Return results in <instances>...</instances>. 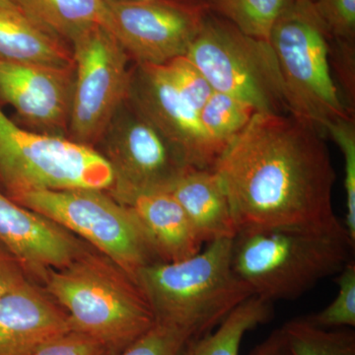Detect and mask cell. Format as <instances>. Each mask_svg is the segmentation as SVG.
Returning <instances> with one entry per match:
<instances>
[{
	"mask_svg": "<svg viewBox=\"0 0 355 355\" xmlns=\"http://www.w3.org/2000/svg\"><path fill=\"white\" fill-rule=\"evenodd\" d=\"M214 170L238 231L340 221L331 202L336 175L323 135L293 114L256 112Z\"/></svg>",
	"mask_w": 355,
	"mask_h": 355,
	"instance_id": "cell-1",
	"label": "cell"
},
{
	"mask_svg": "<svg viewBox=\"0 0 355 355\" xmlns=\"http://www.w3.org/2000/svg\"><path fill=\"white\" fill-rule=\"evenodd\" d=\"M355 241L342 221L321 227L246 228L231 244L233 270L252 294L293 300L354 260Z\"/></svg>",
	"mask_w": 355,
	"mask_h": 355,
	"instance_id": "cell-2",
	"label": "cell"
},
{
	"mask_svg": "<svg viewBox=\"0 0 355 355\" xmlns=\"http://www.w3.org/2000/svg\"><path fill=\"white\" fill-rule=\"evenodd\" d=\"M43 288L64 311L72 331L120 354L155 324L153 310L135 279L97 251L79 254L51 270Z\"/></svg>",
	"mask_w": 355,
	"mask_h": 355,
	"instance_id": "cell-3",
	"label": "cell"
},
{
	"mask_svg": "<svg viewBox=\"0 0 355 355\" xmlns=\"http://www.w3.org/2000/svg\"><path fill=\"white\" fill-rule=\"evenodd\" d=\"M231 244L230 239L217 240L184 260L155 261L140 268L135 280L156 323L198 338L253 296L233 270Z\"/></svg>",
	"mask_w": 355,
	"mask_h": 355,
	"instance_id": "cell-4",
	"label": "cell"
},
{
	"mask_svg": "<svg viewBox=\"0 0 355 355\" xmlns=\"http://www.w3.org/2000/svg\"><path fill=\"white\" fill-rule=\"evenodd\" d=\"M331 38L314 2L294 0L268 40L279 62L291 114L321 132L334 121L354 119L331 72Z\"/></svg>",
	"mask_w": 355,
	"mask_h": 355,
	"instance_id": "cell-5",
	"label": "cell"
},
{
	"mask_svg": "<svg viewBox=\"0 0 355 355\" xmlns=\"http://www.w3.org/2000/svg\"><path fill=\"white\" fill-rule=\"evenodd\" d=\"M114 182L109 163L92 147L30 132L0 108V193L10 200L37 191L98 189Z\"/></svg>",
	"mask_w": 355,
	"mask_h": 355,
	"instance_id": "cell-6",
	"label": "cell"
},
{
	"mask_svg": "<svg viewBox=\"0 0 355 355\" xmlns=\"http://www.w3.org/2000/svg\"><path fill=\"white\" fill-rule=\"evenodd\" d=\"M184 57L214 90L261 113L291 114L279 62L268 42L247 36L229 21L207 12Z\"/></svg>",
	"mask_w": 355,
	"mask_h": 355,
	"instance_id": "cell-7",
	"label": "cell"
},
{
	"mask_svg": "<svg viewBox=\"0 0 355 355\" xmlns=\"http://www.w3.org/2000/svg\"><path fill=\"white\" fill-rule=\"evenodd\" d=\"M15 202L87 242L133 279L140 268L156 261L132 212L106 190L31 191Z\"/></svg>",
	"mask_w": 355,
	"mask_h": 355,
	"instance_id": "cell-8",
	"label": "cell"
},
{
	"mask_svg": "<svg viewBox=\"0 0 355 355\" xmlns=\"http://www.w3.org/2000/svg\"><path fill=\"white\" fill-rule=\"evenodd\" d=\"M73 98L67 139L94 148L127 97L130 58L108 28L95 25L70 44Z\"/></svg>",
	"mask_w": 355,
	"mask_h": 355,
	"instance_id": "cell-9",
	"label": "cell"
},
{
	"mask_svg": "<svg viewBox=\"0 0 355 355\" xmlns=\"http://www.w3.org/2000/svg\"><path fill=\"white\" fill-rule=\"evenodd\" d=\"M94 149L113 171L107 191L118 202L135 193L168 191L190 168L127 97Z\"/></svg>",
	"mask_w": 355,
	"mask_h": 355,
	"instance_id": "cell-10",
	"label": "cell"
},
{
	"mask_svg": "<svg viewBox=\"0 0 355 355\" xmlns=\"http://www.w3.org/2000/svg\"><path fill=\"white\" fill-rule=\"evenodd\" d=\"M107 28L133 64L164 65L184 57L207 9L196 0H110Z\"/></svg>",
	"mask_w": 355,
	"mask_h": 355,
	"instance_id": "cell-11",
	"label": "cell"
},
{
	"mask_svg": "<svg viewBox=\"0 0 355 355\" xmlns=\"http://www.w3.org/2000/svg\"><path fill=\"white\" fill-rule=\"evenodd\" d=\"M127 99L150 121L190 167L214 169L219 159L200 116L163 65L133 64Z\"/></svg>",
	"mask_w": 355,
	"mask_h": 355,
	"instance_id": "cell-12",
	"label": "cell"
},
{
	"mask_svg": "<svg viewBox=\"0 0 355 355\" xmlns=\"http://www.w3.org/2000/svg\"><path fill=\"white\" fill-rule=\"evenodd\" d=\"M73 67L18 64L0 60V101L15 111L30 132L67 137L72 98Z\"/></svg>",
	"mask_w": 355,
	"mask_h": 355,
	"instance_id": "cell-13",
	"label": "cell"
},
{
	"mask_svg": "<svg viewBox=\"0 0 355 355\" xmlns=\"http://www.w3.org/2000/svg\"><path fill=\"white\" fill-rule=\"evenodd\" d=\"M0 243L15 257L32 282L69 265L88 247L80 238L38 212L0 193Z\"/></svg>",
	"mask_w": 355,
	"mask_h": 355,
	"instance_id": "cell-14",
	"label": "cell"
},
{
	"mask_svg": "<svg viewBox=\"0 0 355 355\" xmlns=\"http://www.w3.org/2000/svg\"><path fill=\"white\" fill-rule=\"evenodd\" d=\"M69 331L64 311L32 280L0 298V355H35Z\"/></svg>",
	"mask_w": 355,
	"mask_h": 355,
	"instance_id": "cell-15",
	"label": "cell"
},
{
	"mask_svg": "<svg viewBox=\"0 0 355 355\" xmlns=\"http://www.w3.org/2000/svg\"><path fill=\"white\" fill-rule=\"evenodd\" d=\"M119 202L132 212L156 261H179L202 251L203 242L169 191L135 193Z\"/></svg>",
	"mask_w": 355,
	"mask_h": 355,
	"instance_id": "cell-16",
	"label": "cell"
},
{
	"mask_svg": "<svg viewBox=\"0 0 355 355\" xmlns=\"http://www.w3.org/2000/svg\"><path fill=\"white\" fill-rule=\"evenodd\" d=\"M168 191L183 207L203 244L232 240L237 234L228 195L216 170L190 167Z\"/></svg>",
	"mask_w": 355,
	"mask_h": 355,
	"instance_id": "cell-17",
	"label": "cell"
},
{
	"mask_svg": "<svg viewBox=\"0 0 355 355\" xmlns=\"http://www.w3.org/2000/svg\"><path fill=\"white\" fill-rule=\"evenodd\" d=\"M0 60L67 69L74 65L70 46L17 7L0 6Z\"/></svg>",
	"mask_w": 355,
	"mask_h": 355,
	"instance_id": "cell-18",
	"label": "cell"
},
{
	"mask_svg": "<svg viewBox=\"0 0 355 355\" xmlns=\"http://www.w3.org/2000/svg\"><path fill=\"white\" fill-rule=\"evenodd\" d=\"M16 6L44 31L70 46L95 25L107 28V0H15Z\"/></svg>",
	"mask_w": 355,
	"mask_h": 355,
	"instance_id": "cell-19",
	"label": "cell"
},
{
	"mask_svg": "<svg viewBox=\"0 0 355 355\" xmlns=\"http://www.w3.org/2000/svg\"><path fill=\"white\" fill-rule=\"evenodd\" d=\"M272 303L251 296L217 324L214 331L193 338L184 355H240L248 331L270 321Z\"/></svg>",
	"mask_w": 355,
	"mask_h": 355,
	"instance_id": "cell-20",
	"label": "cell"
},
{
	"mask_svg": "<svg viewBox=\"0 0 355 355\" xmlns=\"http://www.w3.org/2000/svg\"><path fill=\"white\" fill-rule=\"evenodd\" d=\"M294 0H207L209 12L229 21L243 34L268 42L275 23Z\"/></svg>",
	"mask_w": 355,
	"mask_h": 355,
	"instance_id": "cell-21",
	"label": "cell"
},
{
	"mask_svg": "<svg viewBox=\"0 0 355 355\" xmlns=\"http://www.w3.org/2000/svg\"><path fill=\"white\" fill-rule=\"evenodd\" d=\"M256 110L225 93L212 91L200 112V121L207 139L219 153L246 128Z\"/></svg>",
	"mask_w": 355,
	"mask_h": 355,
	"instance_id": "cell-22",
	"label": "cell"
},
{
	"mask_svg": "<svg viewBox=\"0 0 355 355\" xmlns=\"http://www.w3.org/2000/svg\"><path fill=\"white\" fill-rule=\"evenodd\" d=\"M280 331L291 355H355V333L350 328L324 330L298 318Z\"/></svg>",
	"mask_w": 355,
	"mask_h": 355,
	"instance_id": "cell-23",
	"label": "cell"
},
{
	"mask_svg": "<svg viewBox=\"0 0 355 355\" xmlns=\"http://www.w3.org/2000/svg\"><path fill=\"white\" fill-rule=\"evenodd\" d=\"M336 275L338 292L336 298L323 310L304 318L308 323L324 330L355 327L354 260L349 261Z\"/></svg>",
	"mask_w": 355,
	"mask_h": 355,
	"instance_id": "cell-24",
	"label": "cell"
},
{
	"mask_svg": "<svg viewBox=\"0 0 355 355\" xmlns=\"http://www.w3.org/2000/svg\"><path fill=\"white\" fill-rule=\"evenodd\" d=\"M190 331L160 323L116 355H184L191 340Z\"/></svg>",
	"mask_w": 355,
	"mask_h": 355,
	"instance_id": "cell-25",
	"label": "cell"
},
{
	"mask_svg": "<svg viewBox=\"0 0 355 355\" xmlns=\"http://www.w3.org/2000/svg\"><path fill=\"white\" fill-rule=\"evenodd\" d=\"M340 147L345 161V189L347 214L345 226L355 241V123L354 119L330 123L326 132Z\"/></svg>",
	"mask_w": 355,
	"mask_h": 355,
	"instance_id": "cell-26",
	"label": "cell"
},
{
	"mask_svg": "<svg viewBox=\"0 0 355 355\" xmlns=\"http://www.w3.org/2000/svg\"><path fill=\"white\" fill-rule=\"evenodd\" d=\"M163 67L178 90L200 116V110L214 91L209 81L186 57L175 58Z\"/></svg>",
	"mask_w": 355,
	"mask_h": 355,
	"instance_id": "cell-27",
	"label": "cell"
},
{
	"mask_svg": "<svg viewBox=\"0 0 355 355\" xmlns=\"http://www.w3.org/2000/svg\"><path fill=\"white\" fill-rule=\"evenodd\" d=\"M330 64L343 102L354 116L355 46L354 41L334 38L330 42Z\"/></svg>",
	"mask_w": 355,
	"mask_h": 355,
	"instance_id": "cell-28",
	"label": "cell"
},
{
	"mask_svg": "<svg viewBox=\"0 0 355 355\" xmlns=\"http://www.w3.org/2000/svg\"><path fill=\"white\" fill-rule=\"evenodd\" d=\"M313 2L334 38L355 41V0H314Z\"/></svg>",
	"mask_w": 355,
	"mask_h": 355,
	"instance_id": "cell-29",
	"label": "cell"
},
{
	"mask_svg": "<svg viewBox=\"0 0 355 355\" xmlns=\"http://www.w3.org/2000/svg\"><path fill=\"white\" fill-rule=\"evenodd\" d=\"M35 355H112L101 343L76 331H69L46 343Z\"/></svg>",
	"mask_w": 355,
	"mask_h": 355,
	"instance_id": "cell-30",
	"label": "cell"
},
{
	"mask_svg": "<svg viewBox=\"0 0 355 355\" xmlns=\"http://www.w3.org/2000/svg\"><path fill=\"white\" fill-rule=\"evenodd\" d=\"M27 280L29 277L19 261L0 243V298Z\"/></svg>",
	"mask_w": 355,
	"mask_h": 355,
	"instance_id": "cell-31",
	"label": "cell"
},
{
	"mask_svg": "<svg viewBox=\"0 0 355 355\" xmlns=\"http://www.w3.org/2000/svg\"><path fill=\"white\" fill-rule=\"evenodd\" d=\"M250 355H291V352L279 329L254 347Z\"/></svg>",
	"mask_w": 355,
	"mask_h": 355,
	"instance_id": "cell-32",
	"label": "cell"
},
{
	"mask_svg": "<svg viewBox=\"0 0 355 355\" xmlns=\"http://www.w3.org/2000/svg\"><path fill=\"white\" fill-rule=\"evenodd\" d=\"M0 6L17 7L15 0H0Z\"/></svg>",
	"mask_w": 355,
	"mask_h": 355,
	"instance_id": "cell-33",
	"label": "cell"
},
{
	"mask_svg": "<svg viewBox=\"0 0 355 355\" xmlns=\"http://www.w3.org/2000/svg\"><path fill=\"white\" fill-rule=\"evenodd\" d=\"M196 1L200 2V3H202L203 6H205V3L207 1V0H196Z\"/></svg>",
	"mask_w": 355,
	"mask_h": 355,
	"instance_id": "cell-34",
	"label": "cell"
},
{
	"mask_svg": "<svg viewBox=\"0 0 355 355\" xmlns=\"http://www.w3.org/2000/svg\"><path fill=\"white\" fill-rule=\"evenodd\" d=\"M107 1H110V0H107Z\"/></svg>",
	"mask_w": 355,
	"mask_h": 355,
	"instance_id": "cell-35",
	"label": "cell"
},
{
	"mask_svg": "<svg viewBox=\"0 0 355 355\" xmlns=\"http://www.w3.org/2000/svg\"><path fill=\"white\" fill-rule=\"evenodd\" d=\"M312 1H314V0H312Z\"/></svg>",
	"mask_w": 355,
	"mask_h": 355,
	"instance_id": "cell-36",
	"label": "cell"
}]
</instances>
